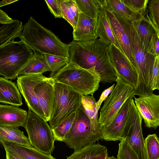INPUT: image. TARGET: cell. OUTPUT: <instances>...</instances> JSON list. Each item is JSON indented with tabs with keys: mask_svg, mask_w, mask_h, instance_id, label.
<instances>
[{
	"mask_svg": "<svg viewBox=\"0 0 159 159\" xmlns=\"http://www.w3.org/2000/svg\"><path fill=\"white\" fill-rule=\"evenodd\" d=\"M108 44L99 39L87 41L73 40L68 44L69 62L86 69L94 67L103 83L116 81L117 74L108 56Z\"/></svg>",
	"mask_w": 159,
	"mask_h": 159,
	"instance_id": "1",
	"label": "cell"
},
{
	"mask_svg": "<svg viewBox=\"0 0 159 159\" xmlns=\"http://www.w3.org/2000/svg\"><path fill=\"white\" fill-rule=\"evenodd\" d=\"M20 41L26 46L42 54L64 58L69 60L68 45L31 16L23 26Z\"/></svg>",
	"mask_w": 159,
	"mask_h": 159,
	"instance_id": "2",
	"label": "cell"
},
{
	"mask_svg": "<svg viewBox=\"0 0 159 159\" xmlns=\"http://www.w3.org/2000/svg\"><path fill=\"white\" fill-rule=\"evenodd\" d=\"M120 21L129 37L137 66L138 81L134 95L147 96L153 93L150 84L156 56L148 52L139 40L131 21L113 13Z\"/></svg>",
	"mask_w": 159,
	"mask_h": 159,
	"instance_id": "3",
	"label": "cell"
},
{
	"mask_svg": "<svg viewBox=\"0 0 159 159\" xmlns=\"http://www.w3.org/2000/svg\"><path fill=\"white\" fill-rule=\"evenodd\" d=\"M50 78L54 82L68 86L84 96H93L98 89L101 80L94 67L84 69L70 62Z\"/></svg>",
	"mask_w": 159,
	"mask_h": 159,
	"instance_id": "4",
	"label": "cell"
},
{
	"mask_svg": "<svg viewBox=\"0 0 159 159\" xmlns=\"http://www.w3.org/2000/svg\"><path fill=\"white\" fill-rule=\"evenodd\" d=\"M53 88L51 112L48 121L51 129L58 125L77 111L81 105V99L84 96L71 87L60 83L54 81Z\"/></svg>",
	"mask_w": 159,
	"mask_h": 159,
	"instance_id": "5",
	"label": "cell"
},
{
	"mask_svg": "<svg viewBox=\"0 0 159 159\" xmlns=\"http://www.w3.org/2000/svg\"><path fill=\"white\" fill-rule=\"evenodd\" d=\"M32 50L20 41H9L0 47V75L14 80L33 55Z\"/></svg>",
	"mask_w": 159,
	"mask_h": 159,
	"instance_id": "6",
	"label": "cell"
},
{
	"mask_svg": "<svg viewBox=\"0 0 159 159\" xmlns=\"http://www.w3.org/2000/svg\"><path fill=\"white\" fill-rule=\"evenodd\" d=\"M102 140L101 131L94 129L81 105L75 112V117L64 142L70 148L77 151Z\"/></svg>",
	"mask_w": 159,
	"mask_h": 159,
	"instance_id": "7",
	"label": "cell"
},
{
	"mask_svg": "<svg viewBox=\"0 0 159 159\" xmlns=\"http://www.w3.org/2000/svg\"><path fill=\"white\" fill-rule=\"evenodd\" d=\"M116 84L105 100L100 111L98 119L101 127L108 125L116 116L127 101L134 96V89L118 75Z\"/></svg>",
	"mask_w": 159,
	"mask_h": 159,
	"instance_id": "8",
	"label": "cell"
},
{
	"mask_svg": "<svg viewBox=\"0 0 159 159\" xmlns=\"http://www.w3.org/2000/svg\"><path fill=\"white\" fill-rule=\"evenodd\" d=\"M24 128L31 145L44 153L51 154L55 140L51 129L47 122L29 109Z\"/></svg>",
	"mask_w": 159,
	"mask_h": 159,
	"instance_id": "9",
	"label": "cell"
},
{
	"mask_svg": "<svg viewBox=\"0 0 159 159\" xmlns=\"http://www.w3.org/2000/svg\"><path fill=\"white\" fill-rule=\"evenodd\" d=\"M142 119L132 98L123 130L122 139H127L139 159H148L142 133Z\"/></svg>",
	"mask_w": 159,
	"mask_h": 159,
	"instance_id": "10",
	"label": "cell"
},
{
	"mask_svg": "<svg viewBox=\"0 0 159 159\" xmlns=\"http://www.w3.org/2000/svg\"><path fill=\"white\" fill-rule=\"evenodd\" d=\"M45 77L42 74L19 76L17 77V85L20 93L25 100L29 109L47 122L34 89L36 84Z\"/></svg>",
	"mask_w": 159,
	"mask_h": 159,
	"instance_id": "11",
	"label": "cell"
},
{
	"mask_svg": "<svg viewBox=\"0 0 159 159\" xmlns=\"http://www.w3.org/2000/svg\"><path fill=\"white\" fill-rule=\"evenodd\" d=\"M108 51L117 75L135 89L138 81V73L135 68L124 54L114 45L108 44Z\"/></svg>",
	"mask_w": 159,
	"mask_h": 159,
	"instance_id": "12",
	"label": "cell"
},
{
	"mask_svg": "<svg viewBox=\"0 0 159 159\" xmlns=\"http://www.w3.org/2000/svg\"><path fill=\"white\" fill-rule=\"evenodd\" d=\"M134 97L135 106L145 126L157 129L159 126V95L152 93L138 98Z\"/></svg>",
	"mask_w": 159,
	"mask_h": 159,
	"instance_id": "13",
	"label": "cell"
},
{
	"mask_svg": "<svg viewBox=\"0 0 159 159\" xmlns=\"http://www.w3.org/2000/svg\"><path fill=\"white\" fill-rule=\"evenodd\" d=\"M133 98L125 102L116 116L108 125L101 127L103 139L107 141H120L122 139V131Z\"/></svg>",
	"mask_w": 159,
	"mask_h": 159,
	"instance_id": "14",
	"label": "cell"
},
{
	"mask_svg": "<svg viewBox=\"0 0 159 159\" xmlns=\"http://www.w3.org/2000/svg\"><path fill=\"white\" fill-rule=\"evenodd\" d=\"M104 7L115 36L123 53L137 70L136 64L131 51L129 39L124 28L113 12Z\"/></svg>",
	"mask_w": 159,
	"mask_h": 159,
	"instance_id": "15",
	"label": "cell"
},
{
	"mask_svg": "<svg viewBox=\"0 0 159 159\" xmlns=\"http://www.w3.org/2000/svg\"><path fill=\"white\" fill-rule=\"evenodd\" d=\"M97 20L80 12L76 26L73 32V40L87 41L97 39Z\"/></svg>",
	"mask_w": 159,
	"mask_h": 159,
	"instance_id": "16",
	"label": "cell"
},
{
	"mask_svg": "<svg viewBox=\"0 0 159 159\" xmlns=\"http://www.w3.org/2000/svg\"><path fill=\"white\" fill-rule=\"evenodd\" d=\"M131 22L143 46L152 54L153 44L156 39L159 37V32L144 14L140 19Z\"/></svg>",
	"mask_w": 159,
	"mask_h": 159,
	"instance_id": "17",
	"label": "cell"
},
{
	"mask_svg": "<svg viewBox=\"0 0 159 159\" xmlns=\"http://www.w3.org/2000/svg\"><path fill=\"white\" fill-rule=\"evenodd\" d=\"M54 81L50 77H45L38 82L34 87V91L47 122L50 118L52 102Z\"/></svg>",
	"mask_w": 159,
	"mask_h": 159,
	"instance_id": "18",
	"label": "cell"
},
{
	"mask_svg": "<svg viewBox=\"0 0 159 159\" xmlns=\"http://www.w3.org/2000/svg\"><path fill=\"white\" fill-rule=\"evenodd\" d=\"M27 112L18 107L0 104V126L24 127Z\"/></svg>",
	"mask_w": 159,
	"mask_h": 159,
	"instance_id": "19",
	"label": "cell"
},
{
	"mask_svg": "<svg viewBox=\"0 0 159 159\" xmlns=\"http://www.w3.org/2000/svg\"><path fill=\"white\" fill-rule=\"evenodd\" d=\"M104 0H102L99 8V11L97 19L98 37L102 42L114 45L123 53L111 27L104 5Z\"/></svg>",
	"mask_w": 159,
	"mask_h": 159,
	"instance_id": "20",
	"label": "cell"
},
{
	"mask_svg": "<svg viewBox=\"0 0 159 159\" xmlns=\"http://www.w3.org/2000/svg\"><path fill=\"white\" fill-rule=\"evenodd\" d=\"M5 149L11 152L23 159H56L51 154L41 152L32 146L16 144L0 140Z\"/></svg>",
	"mask_w": 159,
	"mask_h": 159,
	"instance_id": "21",
	"label": "cell"
},
{
	"mask_svg": "<svg viewBox=\"0 0 159 159\" xmlns=\"http://www.w3.org/2000/svg\"><path fill=\"white\" fill-rule=\"evenodd\" d=\"M0 102L17 107L23 104L20 93L16 84L2 77H0Z\"/></svg>",
	"mask_w": 159,
	"mask_h": 159,
	"instance_id": "22",
	"label": "cell"
},
{
	"mask_svg": "<svg viewBox=\"0 0 159 159\" xmlns=\"http://www.w3.org/2000/svg\"><path fill=\"white\" fill-rule=\"evenodd\" d=\"M108 157L107 148L98 143L74 151L67 159H107Z\"/></svg>",
	"mask_w": 159,
	"mask_h": 159,
	"instance_id": "23",
	"label": "cell"
},
{
	"mask_svg": "<svg viewBox=\"0 0 159 159\" xmlns=\"http://www.w3.org/2000/svg\"><path fill=\"white\" fill-rule=\"evenodd\" d=\"M50 71L43 54L35 52L23 67L18 76L42 74Z\"/></svg>",
	"mask_w": 159,
	"mask_h": 159,
	"instance_id": "24",
	"label": "cell"
},
{
	"mask_svg": "<svg viewBox=\"0 0 159 159\" xmlns=\"http://www.w3.org/2000/svg\"><path fill=\"white\" fill-rule=\"evenodd\" d=\"M23 28L22 22L18 20L0 25V47L16 38H20Z\"/></svg>",
	"mask_w": 159,
	"mask_h": 159,
	"instance_id": "25",
	"label": "cell"
},
{
	"mask_svg": "<svg viewBox=\"0 0 159 159\" xmlns=\"http://www.w3.org/2000/svg\"><path fill=\"white\" fill-rule=\"evenodd\" d=\"M0 140L31 146L28 138L17 127L0 126Z\"/></svg>",
	"mask_w": 159,
	"mask_h": 159,
	"instance_id": "26",
	"label": "cell"
},
{
	"mask_svg": "<svg viewBox=\"0 0 159 159\" xmlns=\"http://www.w3.org/2000/svg\"><path fill=\"white\" fill-rule=\"evenodd\" d=\"M104 6L113 13L132 22L140 19L144 15H141L134 12L121 0H105Z\"/></svg>",
	"mask_w": 159,
	"mask_h": 159,
	"instance_id": "27",
	"label": "cell"
},
{
	"mask_svg": "<svg viewBox=\"0 0 159 159\" xmlns=\"http://www.w3.org/2000/svg\"><path fill=\"white\" fill-rule=\"evenodd\" d=\"M96 102L93 96H83L81 99V105L93 127L97 130L101 131V127L98 122V111Z\"/></svg>",
	"mask_w": 159,
	"mask_h": 159,
	"instance_id": "28",
	"label": "cell"
},
{
	"mask_svg": "<svg viewBox=\"0 0 159 159\" xmlns=\"http://www.w3.org/2000/svg\"><path fill=\"white\" fill-rule=\"evenodd\" d=\"M60 2L62 18L66 20L74 30L80 13L75 0H60Z\"/></svg>",
	"mask_w": 159,
	"mask_h": 159,
	"instance_id": "29",
	"label": "cell"
},
{
	"mask_svg": "<svg viewBox=\"0 0 159 159\" xmlns=\"http://www.w3.org/2000/svg\"><path fill=\"white\" fill-rule=\"evenodd\" d=\"M75 1L79 12L97 20L102 0H75Z\"/></svg>",
	"mask_w": 159,
	"mask_h": 159,
	"instance_id": "30",
	"label": "cell"
},
{
	"mask_svg": "<svg viewBox=\"0 0 159 159\" xmlns=\"http://www.w3.org/2000/svg\"><path fill=\"white\" fill-rule=\"evenodd\" d=\"M75 116V112L73 113L58 125L51 129L55 140L64 142L65 137L71 126Z\"/></svg>",
	"mask_w": 159,
	"mask_h": 159,
	"instance_id": "31",
	"label": "cell"
},
{
	"mask_svg": "<svg viewBox=\"0 0 159 159\" xmlns=\"http://www.w3.org/2000/svg\"><path fill=\"white\" fill-rule=\"evenodd\" d=\"M148 159H159V139L154 134L148 135L144 140Z\"/></svg>",
	"mask_w": 159,
	"mask_h": 159,
	"instance_id": "32",
	"label": "cell"
},
{
	"mask_svg": "<svg viewBox=\"0 0 159 159\" xmlns=\"http://www.w3.org/2000/svg\"><path fill=\"white\" fill-rule=\"evenodd\" d=\"M144 16L159 32V0L148 1Z\"/></svg>",
	"mask_w": 159,
	"mask_h": 159,
	"instance_id": "33",
	"label": "cell"
},
{
	"mask_svg": "<svg viewBox=\"0 0 159 159\" xmlns=\"http://www.w3.org/2000/svg\"><path fill=\"white\" fill-rule=\"evenodd\" d=\"M43 55L50 70L49 77H53L69 62L65 58L46 54Z\"/></svg>",
	"mask_w": 159,
	"mask_h": 159,
	"instance_id": "34",
	"label": "cell"
},
{
	"mask_svg": "<svg viewBox=\"0 0 159 159\" xmlns=\"http://www.w3.org/2000/svg\"><path fill=\"white\" fill-rule=\"evenodd\" d=\"M117 158V159H139L126 138L123 139L120 141L119 144Z\"/></svg>",
	"mask_w": 159,
	"mask_h": 159,
	"instance_id": "35",
	"label": "cell"
},
{
	"mask_svg": "<svg viewBox=\"0 0 159 159\" xmlns=\"http://www.w3.org/2000/svg\"><path fill=\"white\" fill-rule=\"evenodd\" d=\"M134 12L143 15L147 8L148 0H121Z\"/></svg>",
	"mask_w": 159,
	"mask_h": 159,
	"instance_id": "36",
	"label": "cell"
},
{
	"mask_svg": "<svg viewBox=\"0 0 159 159\" xmlns=\"http://www.w3.org/2000/svg\"><path fill=\"white\" fill-rule=\"evenodd\" d=\"M159 56H156L152 68L150 81V88L153 92L159 89Z\"/></svg>",
	"mask_w": 159,
	"mask_h": 159,
	"instance_id": "37",
	"label": "cell"
},
{
	"mask_svg": "<svg viewBox=\"0 0 159 159\" xmlns=\"http://www.w3.org/2000/svg\"><path fill=\"white\" fill-rule=\"evenodd\" d=\"M50 12L56 18H62L60 0H45Z\"/></svg>",
	"mask_w": 159,
	"mask_h": 159,
	"instance_id": "38",
	"label": "cell"
},
{
	"mask_svg": "<svg viewBox=\"0 0 159 159\" xmlns=\"http://www.w3.org/2000/svg\"><path fill=\"white\" fill-rule=\"evenodd\" d=\"M115 85V84H113L111 87L104 90L101 93L99 100L96 102L97 108L98 111L100 109L101 106L103 102L106 100L113 90Z\"/></svg>",
	"mask_w": 159,
	"mask_h": 159,
	"instance_id": "39",
	"label": "cell"
},
{
	"mask_svg": "<svg viewBox=\"0 0 159 159\" xmlns=\"http://www.w3.org/2000/svg\"><path fill=\"white\" fill-rule=\"evenodd\" d=\"M14 20L10 17L5 12L0 9V22L2 24L11 22Z\"/></svg>",
	"mask_w": 159,
	"mask_h": 159,
	"instance_id": "40",
	"label": "cell"
},
{
	"mask_svg": "<svg viewBox=\"0 0 159 159\" xmlns=\"http://www.w3.org/2000/svg\"><path fill=\"white\" fill-rule=\"evenodd\" d=\"M159 37H157L153 44L152 54L156 56H159Z\"/></svg>",
	"mask_w": 159,
	"mask_h": 159,
	"instance_id": "41",
	"label": "cell"
},
{
	"mask_svg": "<svg viewBox=\"0 0 159 159\" xmlns=\"http://www.w3.org/2000/svg\"><path fill=\"white\" fill-rule=\"evenodd\" d=\"M6 152V159H23L15 154L5 149Z\"/></svg>",
	"mask_w": 159,
	"mask_h": 159,
	"instance_id": "42",
	"label": "cell"
},
{
	"mask_svg": "<svg viewBox=\"0 0 159 159\" xmlns=\"http://www.w3.org/2000/svg\"><path fill=\"white\" fill-rule=\"evenodd\" d=\"M17 0H3L0 2V7L4 6L10 4L11 3H14L17 1Z\"/></svg>",
	"mask_w": 159,
	"mask_h": 159,
	"instance_id": "43",
	"label": "cell"
},
{
	"mask_svg": "<svg viewBox=\"0 0 159 159\" xmlns=\"http://www.w3.org/2000/svg\"><path fill=\"white\" fill-rule=\"evenodd\" d=\"M107 159H117V158L113 156L108 157Z\"/></svg>",
	"mask_w": 159,
	"mask_h": 159,
	"instance_id": "44",
	"label": "cell"
},
{
	"mask_svg": "<svg viewBox=\"0 0 159 159\" xmlns=\"http://www.w3.org/2000/svg\"><path fill=\"white\" fill-rule=\"evenodd\" d=\"M2 24L0 22V25Z\"/></svg>",
	"mask_w": 159,
	"mask_h": 159,
	"instance_id": "45",
	"label": "cell"
}]
</instances>
